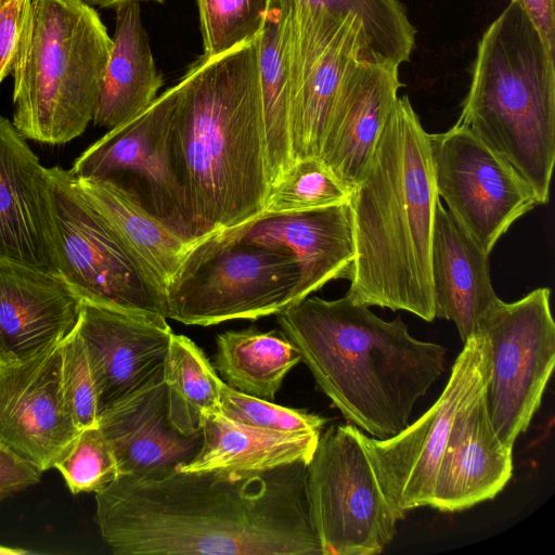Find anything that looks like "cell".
<instances>
[{"instance_id": "30", "label": "cell", "mask_w": 555, "mask_h": 555, "mask_svg": "<svg viewBox=\"0 0 555 555\" xmlns=\"http://www.w3.org/2000/svg\"><path fill=\"white\" fill-rule=\"evenodd\" d=\"M350 197L351 192L319 158L300 159L294 162L271 185L266 205L258 218L347 204Z\"/></svg>"}, {"instance_id": "13", "label": "cell", "mask_w": 555, "mask_h": 555, "mask_svg": "<svg viewBox=\"0 0 555 555\" xmlns=\"http://www.w3.org/2000/svg\"><path fill=\"white\" fill-rule=\"evenodd\" d=\"M178 91L176 85L143 112L109 129L68 170L77 179L105 180L120 186L159 221L196 242L172 141Z\"/></svg>"}, {"instance_id": "10", "label": "cell", "mask_w": 555, "mask_h": 555, "mask_svg": "<svg viewBox=\"0 0 555 555\" xmlns=\"http://www.w3.org/2000/svg\"><path fill=\"white\" fill-rule=\"evenodd\" d=\"M54 191L60 279L80 301L166 317L165 293L76 189L68 169L48 168Z\"/></svg>"}, {"instance_id": "26", "label": "cell", "mask_w": 555, "mask_h": 555, "mask_svg": "<svg viewBox=\"0 0 555 555\" xmlns=\"http://www.w3.org/2000/svg\"><path fill=\"white\" fill-rule=\"evenodd\" d=\"M196 456L179 470L263 472L309 463L321 433H279L238 423L222 412L207 413Z\"/></svg>"}, {"instance_id": "38", "label": "cell", "mask_w": 555, "mask_h": 555, "mask_svg": "<svg viewBox=\"0 0 555 555\" xmlns=\"http://www.w3.org/2000/svg\"><path fill=\"white\" fill-rule=\"evenodd\" d=\"M527 13L548 50L555 54L554 0H516Z\"/></svg>"}, {"instance_id": "23", "label": "cell", "mask_w": 555, "mask_h": 555, "mask_svg": "<svg viewBox=\"0 0 555 555\" xmlns=\"http://www.w3.org/2000/svg\"><path fill=\"white\" fill-rule=\"evenodd\" d=\"M436 318L452 321L464 343L500 300L490 279L489 255L462 230L439 202L431 243Z\"/></svg>"}, {"instance_id": "9", "label": "cell", "mask_w": 555, "mask_h": 555, "mask_svg": "<svg viewBox=\"0 0 555 555\" xmlns=\"http://www.w3.org/2000/svg\"><path fill=\"white\" fill-rule=\"evenodd\" d=\"M361 430L332 425L307 465L310 515L322 555H377L396 534V518L365 453Z\"/></svg>"}, {"instance_id": "3", "label": "cell", "mask_w": 555, "mask_h": 555, "mask_svg": "<svg viewBox=\"0 0 555 555\" xmlns=\"http://www.w3.org/2000/svg\"><path fill=\"white\" fill-rule=\"evenodd\" d=\"M439 198L429 133L408 95L398 96L351 192L349 300L436 319L430 260Z\"/></svg>"}, {"instance_id": "32", "label": "cell", "mask_w": 555, "mask_h": 555, "mask_svg": "<svg viewBox=\"0 0 555 555\" xmlns=\"http://www.w3.org/2000/svg\"><path fill=\"white\" fill-rule=\"evenodd\" d=\"M204 53L219 56L258 37L271 0H196Z\"/></svg>"}, {"instance_id": "1", "label": "cell", "mask_w": 555, "mask_h": 555, "mask_svg": "<svg viewBox=\"0 0 555 555\" xmlns=\"http://www.w3.org/2000/svg\"><path fill=\"white\" fill-rule=\"evenodd\" d=\"M307 465L119 475L95 493V521L116 555H322Z\"/></svg>"}, {"instance_id": "34", "label": "cell", "mask_w": 555, "mask_h": 555, "mask_svg": "<svg viewBox=\"0 0 555 555\" xmlns=\"http://www.w3.org/2000/svg\"><path fill=\"white\" fill-rule=\"evenodd\" d=\"M221 412L228 417L260 429L279 433H322L327 420L306 410L278 405L241 392L223 380L220 385Z\"/></svg>"}, {"instance_id": "21", "label": "cell", "mask_w": 555, "mask_h": 555, "mask_svg": "<svg viewBox=\"0 0 555 555\" xmlns=\"http://www.w3.org/2000/svg\"><path fill=\"white\" fill-rule=\"evenodd\" d=\"M80 300L59 278L0 263V363L25 361L75 327Z\"/></svg>"}, {"instance_id": "16", "label": "cell", "mask_w": 555, "mask_h": 555, "mask_svg": "<svg viewBox=\"0 0 555 555\" xmlns=\"http://www.w3.org/2000/svg\"><path fill=\"white\" fill-rule=\"evenodd\" d=\"M0 263L60 278L53 183L13 121L0 115Z\"/></svg>"}, {"instance_id": "15", "label": "cell", "mask_w": 555, "mask_h": 555, "mask_svg": "<svg viewBox=\"0 0 555 555\" xmlns=\"http://www.w3.org/2000/svg\"><path fill=\"white\" fill-rule=\"evenodd\" d=\"M61 343L25 361L0 363V440L41 473L80 430L63 391Z\"/></svg>"}, {"instance_id": "27", "label": "cell", "mask_w": 555, "mask_h": 555, "mask_svg": "<svg viewBox=\"0 0 555 555\" xmlns=\"http://www.w3.org/2000/svg\"><path fill=\"white\" fill-rule=\"evenodd\" d=\"M215 370L230 387L273 401L286 374L301 359L282 331H228L217 336Z\"/></svg>"}, {"instance_id": "8", "label": "cell", "mask_w": 555, "mask_h": 555, "mask_svg": "<svg viewBox=\"0 0 555 555\" xmlns=\"http://www.w3.org/2000/svg\"><path fill=\"white\" fill-rule=\"evenodd\" d=\"M278 3L286 8L293 163L319 158L345 82L375 51L353 13H336L301 0Z\"/></svg>"}, {"instance_id": "20", "label": "cell", "mask_w": 555, "mask_h": 555, "mask_svg": "<svg viewBox=\"0 0 555 555\" xmlns=\"http://www.w3.org/2000/svg\"><path fill=\"white\" fill-rule=\"evenodd\" d=\"M221 234L287 250L299 270L294 302L330 281L349 280L354 258L349 203L258 218Z\"/></svg>"}, {"instance_id": "22", "label": "cell", "mask_w": 555, "mask_h": 555, "mask_svg": "<svg viewBox=\"0 0 555 555\" xmlns=\"http://www.w3.org/2000/svg\"><path fill=\"white\" fill-rule=\"evenodd\" d=\"M512 451L492 426L483 391L453 423L430 507L459 512L495 498L513 475Z\"/></svg>"}, {"instance_id": "24", "label": "cell", "mask_w": 555, "mask_h": 555, "mask_svg": "<svg viewBox=\"0 0 555 555\" xmlns=\"http://www.w3.org/2000/svg\"><path fill=\"white\" fill-rule=\"evenodd\" d=\"M115 9L112 49L92 118L95 126L108 130L149 107L163 85L139 1L125 2Z\"/></svg>"}, {"instance_id": "4", "label": "cell", "mask_w": 555, "mask_h": 555, "mask_svg": "<svg viewBox=\"0 0 555 555\" xmlns=\"http://www.w3.org/2000/svg\"><path fill=\"white\" fill-rule=\"evenodd\" d=\"M276 315L319 388L375 439L405 428L415 403L444 372V347L413 337L400 317L385 321L346 296H308Z\"/></svg>"}, {"instance_id": "37", "label": "cell", "mask_w": 555, "mask_h": 555, "mask_svg": "<svg viewBox=\"0 0 555 555\" xmlns=\"http://www.w3.org/2000/svg\"><path fill=\"white\" fill-rule=\"evenodd\" d=\"M41 474L0 440V500L38 483Z\"/></svg>"}, {"instance_id": "14", "label": "cell", "mask_w": 555, "mask_h": 555, "mask_svg": "<svg viewBox=\"0 0 555 555\" xmlns=\"http://www.w3.org/2000/svg\"><path fill=\"white\" fill-rule=\"evenodd\" d=\"M435 183L448 212L487 255L537 205L532 190L468 128L429 134Z\"/></svg>"}, {"instance_id": "2", "label": "cell", "mask_w": 555, "mask_h": 555, "mask_svg": "<svg viewBox=\"0 0 555 555\" xmlns=\"http://www.w3.org/2000/svg\"><path fill=\"white\" fill-rule=\"evenodd\" d=\"M259 43L199 59L178 83L172 141L195 241L257 219L269 196Z\"/></svg>"}, {"instance_id": "7", "label": "cell", "mask_w": 555, "mask_h": 555, "mask_svg": "<svg viewBox=\"0 0 555 555\" xmlns=\"http://www.w3.org/2000/svg\"><path fill=\"white\" fill-rule=\"evenodd\" d=\"M298 280L287 250L214 234L195 243L167 285L166 317L209 326L278 314L294 302Z\"/></svg>"}, {"instance_id": "39", "label": "cell", "mask_w": 555, "mask_h": 555, "mask_svg": "<svg viewBox=\"0 0 555 555\" xmlns=\"http://www.w3.org/2000/svg\"><path fill=\"white\" fill-rule=\"evenodd\" d=\"M83 3L90 5V7H100V8H116L117 5L130 2V1H140V0H80ZM147 1H154L158 3L165 2V0H147Z\"/></svg>"}, {"instance_id": "12", "label": "cell", "mask_w": 555, "mask_h": 555, "mask_svg": "<svg viewBox=\"0 0 555 555\" xmlns=\"http://www.w3.org/2000/svg\"><path fill=\"white\" fill-rule=\"evenodd\" d=\"M489 376V343L475 333L464 341L443 391L417 421L385 440L361 430L365 453L398 520L413 508L430 506L453 423L485 391Z\"/></svg>"}, {"instance_id": "33", "label": "cell", "mask_w": 555, "mask_h": 555, "mask_svg": "<svg viewBox=\"0 0 555 555\" xmlns=\"http://www.w3.org/2000/svg\"><path fill=\"white\" fill-rule=\"evenodd\" d=\"M53 467L73 494L96 493L119 476L114 452L98 425L80 429Z\"/></svg>"}, {"instance_id": "35", "label": "cell", "mask_w": 555, "mask_h": 555, "mask_svg": "<svg viewBox=\"0 0 555 555\" xmlns=\"http://www.w3.org/2000/svg\"><path fill=\"white\" fill-rule=\"evenodd\" d=\"M62 386L79 429L99 421L98 393L85 345L76 330L62 340Z\"/></svg>"}, {"instance_id": "19", "label": "cell", "mask_w": 555, "mask_h": 555, "mask_svg": "<svg viewBox=\"0 0 555 555\" xmlns=\"http://www.w3.org/2000/svg\"><path fill=\"white\" fill-rule=\"evenodd\" d=\"M401 87L399 65L373 52L339 93L319 159L350 192L373 156Z\"/></svg>"}, {"instance_id": "40", "label": "cell", "mask_w": 555, "mask_h": 555, "mask_svg": "<svg viewBox=\"0 0 555 555\" xmlns=\"http://www.w3.org/2000/svg\"><path fill=\"white\" fill-rule=\"evenodd\" d=\"M21 553H25V551L17 550V548H10V547L0 545V554H21Z\"/></svg>"}, {"instance_id": "18", "label": "cell", "mask_w": 555, "mask_h": 555, "mask_svg": "<svg viewBox=\"0 0 555 555\" xmlns=\"http://www.w3.org/2000/svg\"><path fill=\"white\" fill-rule=\"evenodd\" d=\"M119 475L160 477L189 464L198 453L202 431L186 435L172 424L163 367L145 384L99 415Z\"/></svg>"}, {"instance_id": "28", "label": "cell", "mask_w": 555, "mask_h": 555, "mask_svg": "<svg viewBox=\"0 0 555 555\" xmlns=\"http://www.w3.org/2000/svg\"><path fill=\"white\" fill-rule=\"evenodd\" d=\"M259 80L272 185L293 165L286 8L273 0L260 34Z\"/></svg>"}, {"instance_id": "29", "label": "cell", "mask_w": 555, "mask_h": 555, "mask_svg": "<svg viewBox=\"0 0 555 555\" xmlns=\"http://www.w3.org/2000/svg\"><path fill=\"white\" fill-rule=\"evenodd\" d=\"M163 379L170 420L181 433L202 431L204 416L221 412L222 380L204 351L189 337L171 335Z\"/></svg>"}, {"instance_id": "11", "label": "cell", "mask_w": 555, "mask_h": 555, "mask_svg": "<svg viewBox=\"0 0 555 555\" xmlns=\"http://www.w3.org/2000/svg\"><path fill=\"white\" fill-rule=\"evenodd\" d=\"M551 291L539 287L513 302L501 299L477 332L490 348L487 411L500 440L513 449L540 406L555 363Z\"/></svg>"}, {"instance_id": "6", "label": "cell", "mask_w": 555, "mask_h": 555, "mask_svg": "<svg viewBox=\"0 0 555 555\" xmlns=\"http://www.w3.org/2000/svg\"><path fill=\"white\" fill-rule=\"evenodd\" d=\"M112 38L80 0H28L12 69L13 124L24 138L64 144L92 121Z\"/></svg>"}, {"instance_id": "36", "label": "cell", "mask_w": 555, "mask_h": 555, "mask_svg": "<svg viewBox=\"0 0 555 555\" xmlns=\"http://www.w3.org/2000/svg\"><path fill=\"white\" fill-rule=\"evenodd\" d=\"M28 0H0V82L12 73Z\"/></svg>"}, {"instance_id": "25", "label": "cell", "mask_w": 555, "mask_h": 555, "mask_svg": "<svg viewBox=\"0 0 555 555\" xmlns=\"http://www.w3.org/2000/svg\"><path fill=\"white\" fill-rule=\"evenodd\" d=\"M72 177L79 193L165 293L198 241L191 242L179 235L120 186L105 180Z\"/></svg>"}, {"instance_id": "31", "label": "cell", "mask_w": 555, "mask_h": 555, "mask_svg": "<svg viewBox=\"0 0 555 555\" xmlns=\"http://www.w3.org/2000/svg\"><path fill=\"white\" fill-rule=\"evenodd\" d=\"M286 2L288 0H274ZM336 13L358 16L371 48L385 59L401 65L410 60L416 29L400 0H301Z\"/></svg>"}, {"instance_id": "17", "label": "cell", "mask_w": 555, "mask_h": 555, "mask_svg": "<svg viewBox=\"0 0 555 555\" xmlns=\"http://www.w3.org/2000/svg\"><path fill=\"white\" fill-rule=\"evenodd\" d=\"M166 320L80 301L75 327L94 377L99 415L162 370L173 334Z\"/></svg>"}, {"instance_id": "5", "label": "cell", "mask_w": 555, "mask_h": 555, "mask_svg": "<svg viewBox=\"0 0 555 555\" xmlns=\"http://www.w3.org/2000/svg\"><path fill=\"white\" fill-rule=\"evenodd\" d=\"M554 56L516 0L481 36L457 124L546 204L555 164Z\"/></svg>"}]
</instances>
